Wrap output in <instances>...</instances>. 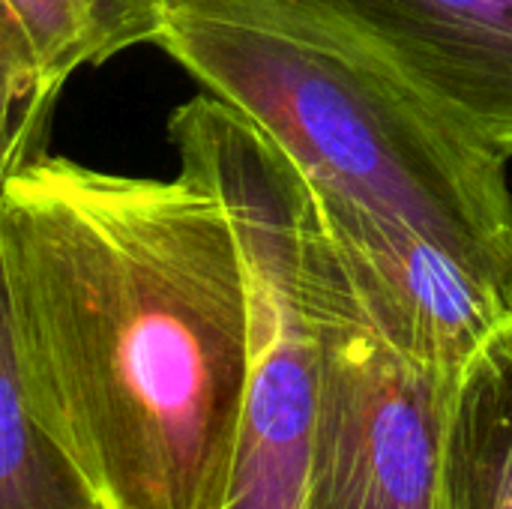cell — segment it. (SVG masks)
Instances as JSON below:
<instances>
[{"label": "cell", "instance_id": "6da1fadb", "mask_svg": "<svg viewBox=\"0 0 512 509\" xmlns=\"http://www.w3.org/2000/svg\"><path fill=\"white\" fill-rule=\"evenodd\" d=\"M0 267L30 399L105 509H222L252 357L222 201L42 153L0 195Z\"/></svg>", "mask_w": 512, "mask_h": 509}, {"label": "cell", "instance_id": "7a4b0ae2", "mask_svg": "<svg viewBox=\"0 0 512 509\" xmlns=\"http://www.w3.org/2000/svg\"><path fill=\"white\" fill-rule=\"evenodd\" d=\"M306 180L375 327L453 378L512 318L510 159L375 60L216 0L156 42Z\"/></svg>", "mask_w": 512, "mask_h": 509}, {"label": "cell", "instance_id": "3957f363", "mask_svg": "<svg viewBox=\"0 0 512 509\" xmlns=\"http://www.w3.org/2000/svg\"><path fill=\"white\" fill-rule=\"evenodd\" d=\"M180 174L234 228L249 294V387L222 509H309L321 378V300L339 252L288 156L216 96L174 108Z\"/></svg>", "mask_w": 512, "mask_h": 509}, {"label": "cell", "instance_id": "277c9868", "mask_svg": "<svg viewBox=\"0 0 512 509\" xmlns=\"http://www.w3.org/2000/svg\"><path fill=\"white\" fill-rule=\"evenodd\" d=\"M453 384L384 339L339 258L321 300L309 509H441Z\"/></svg>", "mask_w": 512, "mask_h": 509}, {"label": "cell", "instance_id": "5b68a950", "mask_svg": "<svg viewBox=\"0 0 512 509\" xmlns=\"http://www.w3.org/2000/svg\"><path fill=\"white\" fill-rule=\"evenodd\" d=\"M327 36L512 159V0H216Z\"/></svg>", "mask_w": 512, "mask_h": 509}, {"label": "cell", "instance_id": "8992f818", "mask_svg": "<svg viewBox=\"0 0 512 509\" xmlns=\"http://www.w3.org/2000/svg\"><path fill=\"white\" fill-rule=\"evenodd\" d=\"M441 509H512V318L456 375Z\"/></svg>", "mask_w": 512, "mask_h": 509}, {"label": "cell", "instance_id": "52a82bcc", "mask_svg": "<svg viewBox=\"0 0 512 509\" xmlns=\"http://www.w3.org/2000/svg\"><path fill=\"white\" fill-rule=\"evenodd\" d=\"M0 509H105L42 423L18 357L0 267Z\"/></svg>", "mask_w": 512, "mask_h": 509}, {"label": "cell", "instance_id": "ba28073f", "mask_svg": "<svg viewBox=\"0 0 512 509\" xmlns=\"http://www.w3.org/2000/svg\"><path fill=\"white\" fill-rule=\"evenodd\" d=\"M39 72L66 84L78 69L156 42L171 0H3Z\"/></svg>", "mask_w": 512, "mask_h": 509}, {"label": "cell", "instance_id": "9c48e42d", "mask_svg": "<svg viewBox=\"0 0 512 509\" xmlns=\"http://www.w3.org/2000/svg\"><path fill=\"white\" fill-rule=\"evenodd\" d=\"M60 90L63 84L48 81L24 51L0 42V195L27 162L45 153Z\"/></svg>", "mask_w": 512, "mask_h": 509}, {"label": "cell", "instance_id": "30bf717a", "mask_svg": "<svg viewBox=\"0 0 512 509\" xmlns=\"http://www.w3.org/2000/svg\"><path fill=\"white\" fill-rule=\"evenodd\" d=\"M0 42L9 45V48H15V51H24V54L33 60V54H30V48H27V42H24V36H21L18 24H15V18L9 15V9H6L3 0H0ZM33 63H36V60H33Z\"/></svg>", "mask_w": 512, "mask_h": 509}]
</instances>
